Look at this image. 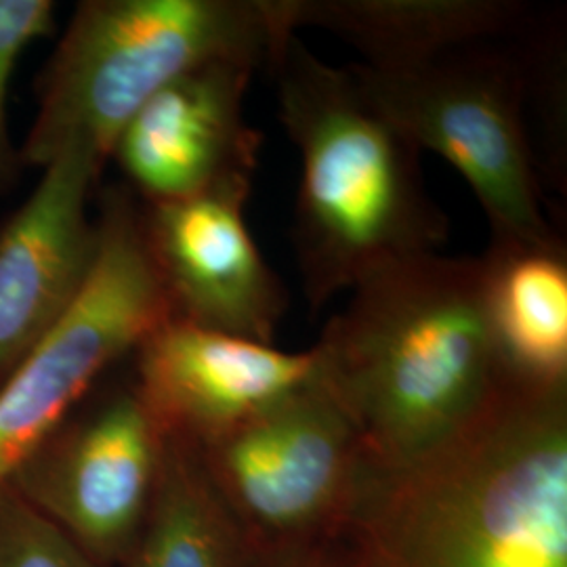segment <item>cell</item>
Instances as JSON below:
<instances>
[{"mask_svg":"<svg viewBox=\"0 0 567 567\" xmlns=\"http://www.w3.org/2000/svg\"><path fill=\"white\" fill-rule=\"evenodd\" d=\"M250 547L204 466L200 447L164 435L163 463L124 567H248Z\"/></svg>","mask_w":567,"mask_h":567,"instance_id":"cell-15","label":"cell"},{"mask_svg":"<svg viewBox=\"0 0 567 567\" xmlns=\"http://www.w3.org/2000/svg\"><path fill=\"white\" fill-rule=\"evenodd\" d=\"M250 185L231 179L175 203L145 204L143 238L173 318L274 344L288 297L244 219Z\"/></svg>","mask_w":567,"mask_h":567,"instance_id":"cell-9","label":"cell"},{"mask_svg":"<svg viewBox=\"0 0 567 567\" xmlns=\"http://www.w3.org/2000/svg\"><path fill=\"white\" fill-rule=\"evenodd\" d=\"M316 349L326 385L379 468L444 444L507 383L487 322L482 259L431 252L372 274Z\"/></svg>","mask_w":567,"mask_h":567,"instance_id":"cell-2","label":"cell"},{"mask_svg":"<svg viewBox=\"0 0 567 567\" xmlns=\"http://www.w3.org/2000/svg\"><path fill=\"white\" fill-rule=\"evenodd\" d=\"M267 65L301 156L292 240L313 309L389 265L437 252L450 224L426 194L421 152L353 74L320 60L295 30L276 39Z\"/></svg>","mask_w":567,"mask_h":567,"instance_id":"cell-3","label":"cell"},{"mask_svg":"<svg viewBox=\"0 0 567 567\" xmlns=\"http://www.w3.org/2000/svg\"><path fill=\"white\" fill-rule=\"evenodd\" d=\"M248 567H364L355 550L343 538L311 547L255 553Z\"/></svg>","mask_w":567,"mask_h":567,"instance_id":"cell-18","label":"cell"},{"mask_svg":"<svg viewBox=\"0 0 567 567\" xmlns=\"http://www.w3.org/2000/svg\"><path fill=\"white\" fill-rule=\"evenodd\" d=\"M290 30L341 37L372 70H410L508 32L524 4L507 0H276Z\"/></svg>","mask_w":567,"mask_h":567,"instance_id":"cell-13","label":"cell"},{"mask_svg":"<svg viewBox=\"0 0 567 567\" xmlns=\"http://www.w3.org/2000/svg\"><path fill=\"white\" fill-rule=\"evenodd\" d=\"M55 16L53 0H0V194L13 189L23 173L7 121L9 82L25 49L53 30Z\"/></svg>","mask_w":567,"mask_h":567,"instance_id":"cell-17","label":"cell"},{"mask_svg":"<svg viewBox=\"0 0 567 567\" xmlns=\"http://www.w3.org/2000/svg\"><path fill=\"white\" fill-rule=\"evenodd\" d=\"M102 171L89 154H63L0 225V383L60 322L93 271L97 219L89 203Z\"/></svg>","mask_w":567,"mask_h":567,"instance_id":"cell-12","label":"cell"},{"mask_svg":"<svg viewBox=\"0 0 567 567\" xmlns=\"http://www.w3.org/2000/svg\"><path fill=\"white\" fill-rule=\"evenodd\" d=\"M343 536L364 567H567V386L507 381L444 444L370 465Z\"/></svg>","mask_w":567,"mask_h":567,"instance_id":"cell-1","label":"cell"},{"mask_svg":"<svg viewBox=\"0 0 567 567\" xmlns=\"http://www.w3.org/2000/svg\"><path fill=\"white\" fill-rule=\"evenodd\" d=\"M0 567H103L16 487L0 486Z\"/></svg>","mask_w":567,"mask_h":567,"instance_id":"cell-16","label":"cell"},{"mask_svg":"<svg viewBox=\"0 0 567 567\" xmlns=\"http://www.w3.org/2000/svg\"><path fill=\"white\" fill-rule=\"evenodd\" d=\"M257 68L203 65L168 82L124 124L116 161L145 204L175 203L231 179H252L261 133L244 116Z\"/></svg>","mask_w":567,"mask_h":567,"instance_id":"cell-11","label":"cell"},{"mask_svg":"<svg viewBox=\"0 0 567 567\" xmlns=\"http://www.w3.org/2000/svg\"><path fill=\"white\" fill-rule=\"evenodd\" d=\"M163 452L164 433L128 383L82 404L7 484L97 564L122 566L152 505Z\"/></svg>","mask_w":567,"mask_h":567,"instance_id":"cell-8","label":"cell"},{"mask_svg":"<svg viewBox=\"0 0 567 567\" xmlns=\"http://www.w3.org/2000/svg\"><path fill=\"white\" fill-rule=\"evenodd\" d=\"M284 30L276 0L81 2L41 74L23 168L68 152L105 166L124 124L168 82L217 61L259 68Z\"/></svg>","mask_w":567,"mask_h":567,"instance_id":"cell-4","label":"cell"},{"mask_svg":"<svg viewBox=\"0 0 567 567\" xmlns=\"http://www.w3.org/2000/svg\"><path fill=\"white\" fill-rule=\"evenodd\" d=\"M349 72L408 142L440 154L465 177L492 243L553 238L527 142L522 81L507 60L458 51L410 70L360 63Z\"/></svg>","mask_w":567,"mask_h":567,"instance_id":"cell-7","label":"cell"},{"mask_svg":"<svg viewBox=\"0 0 567 567\" xmlns=\"http://www.w3.org/2000/svg\"><path fill=\"white\" fill-rule=\"evenodd\" d=\"M482 259L484 301L507 381L567 386V259L555 238L492 243Z\"/></svg>","mask_w":567,"mask_h":567,"instance_id":"cell-14","label":"cell"},{"mask_svg":"<svg viewBox=\"0 0 567 567\" xmlns=\"http://www.w3.org/2000/svg\"><path fill=\"white\" fill-rule=\"evenodd\" d=\"M95 219L97 257L79 299L0 383V486L112 365L173 318L133 194L107 189Z\"/></svg>","mask_w":567,"mask_h":567,"instance_id":"cell-5","label":"cell"},{"mask_svg":"<svg viewBox=\"0 0 567 567\" xmlns=\"http://www.w3.org/2000/svg\"><path fill=\"white\" fill-rule=\"evenodd\" d=\"M133 360V385L156 425L198 447L322 372L316 347L290 353L177 318L152 330Z\"/></svg>","mask_w":567,"mask_h":567,"instance_id":"cell-10","label":"cell"},{"mask_svg":"<svg viewBox=\"0 0 567 567\" xmlns=\"http://www.w3.org/2000/svg\"><path fill=\"white\" fill-rule=\"evenodd\" d=\"M200 454L252 555L343 538L370 471L362 437L322 372Z\"/></svg>","mask_w":567,"mask_h":567,"instance_id":"cell-6","label":"cell"}]
</instances>
